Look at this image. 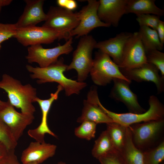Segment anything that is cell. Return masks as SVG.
<instances>
[{"label": "cell", "mask_w": 164, "mask_h": 164, "mask_svg": "<svg viewBox=\"0 0 164 164\" xmlns=\"http://www.w3.org/2000/svg\"><path fill=\"white\" fill-rule=\"evenodd\" d=\"M67 66L64 63L63 58H61L46 67H34L27 65L26 67L31 73V77L37 79L38 84L56 82L63 87L67 96L78 94L87 86V84L84 82H79L67 78L64 72L67 70Z\"/></svg>", "instance_id": "obj_1"}, {"label": "cell", "mask_w": 164, "mask_h": 164, "mask_svg": "<svg viewBox=\"0 0 164 164\" xmlns=\"http://www.w3.org/2000/svg\"><path fill=\"white\" fill-rule=\"evenodd\" d=\"M0 88L7 93L8 101L21 112L33 115L36 108L32 103L37 97L36 90L31 84L22 85L20 81L6 74H3L0 81Z\"/></svg>", "instance_id": "obj_2"}, {"label": "cell", "mask_w": 164, "mask_h": 164, "mask_svg": "<svg viewBox=\"0 0 164 164\" xmlns=\"http://www.w3.org/2000/svg\"><path fill=\"white\" fill-rule=\"evenodd\" d=\"M149 108L144 112L136 114L131 112L117 113L111 111L104 108L99 99L97 104L103 111L114 122L125 127L141 122H145L164 118V107L158 98L154 95L151 96L148 101Z\"/></svg>", "instance_id": "obj_3"}, {"label": "cell", "mask_w": 164, "mask_h": 164, "mask_svg": "<svg viewBox=\"0 0 164 164\" xmlns=\"http://www.w3.org/2000/svg\"><path fill=\"white\" fill-rule=\"evenodd\" d=\"M97 43L91 35L82 36L73 52L72 61L68 65L67 70H75L79 82H84L90 72L93 61L92 52Z\"/></svg>", "instance_id": "obj_4"}, {"label": "cell", "mask_w": 164, "mask_h": 164, "mask_svg": "<svg viewBox=\"0 0 164 164\" xmlns=\"http://www.w3.org/2000/svg\"><path fill=\"white\" fill-rule=\"evenodd\" d=\"M90 73L93 82L98 86H106L115 78L122 79L131 82L122 74L118 66L111 57L99 50L95 53Z\"/></svg>", "instance_id": "obj_5"}, {"label": "cell", "mask_w": 164, "mask_h": 164, "mask_svg": "<svg viewBox=\"0 0 164 164\" xmlns=\"http://www.w3.org/2000/svg\"><path fill=\"white\" fill-rule=\"evenodd\" d=\"M69 33L60 32L45 27L36 26L17 28L14 37L23 46L49 44L56 39L67 40Z\"/></svg>", "instance_id": "obj_6"}, {"label": "cell", "mask_w": 164, "mask_h": 164, "mask_svg": "<svg viewBox=\"0 0 164 164\" xmlns=\"http://www.w3.org/2000/svg\"><path fill=\"white\" fill-rule=\"evenodd\" d=\"M72 43L71 37L64 44H59L52 48H44L41 44L31 46L28 48V54L26 57L29 63H36L40 67H46L57 61L60 55L71 52Z\"/></svg>", "instance_id": "obj_7"}, {"label": "cell", "mask_w": 164, "mask_h": 164, "mask_svg": "<svg viewBox=\"0 0 164 164\" xmlns=\"http://www.w3.org/2000/svg\"><path fill=\"white\" fill-rule=\"evenodd\" d=\"M46 15L42 26L69 34L78 26L80 19L79 12H74L59 6H51Z\"/></svg>", "instance_id": "obj_8"}, {"label": "cell", "mask_w": 164, "mask_h": 164, "mask_svg": "<svg viewBox=\"0 0 164 164\" xmlns=\"http://www.w3.org/2000/svg\"><path fill=\"white\" fill-rule=\"evenodd\" d=\"M87 5L79 12L80 19L78 26L70 33V37L76 38L88 35L94 29L98 27H108L111 26L101 21L97 15L99 1L88 0Z\"/></svg>", "instance_id": "obj_9"}, {"label": "cell", "mask_w": 164, "mask_h": 164, "mask_svg": "<svg viewBox=\"0 0 164 164\" xmlns=\"http://www.w3.org/2000/svg\"><path fill=\"white\" fill-rule=\"evenodd\" d=\"M129 126L133 142L141 150L145 148L158 137L164 126L163 119L137 123Z\"/></svg>", "instance_id": "obj_10"}, {"label": "cell", "mask_w": 164, "mask_h": 164, "mask_svg": "<svg viewBox=\"0 0 164 164\" xmlns=\"http://www.w3.org/2000/svg\"><path fill=\"white\" fill-rule=\"evenodd\" d=\"M34 118L33 115L18 112L8 101L5 105L0 109V119L9 128L17 142Z\"/></svg>", "instance_id": "obj_11"}, {"label": "cell", "mask_w": 164, "mask_h": 164, "mask_svg": "<svg viewBox=\"0 0 164 164\" xmlns=\"http://www.w3.org/2000/svg\"><path fill=\"white\" fill-rule=\"evenodd\" d=\"M98 98L97 87L91 86L87 94V99L84 101L82 113L77 119V122L89 121L97 124L114 122L98 105Z\"/></svg>", "instance_id": "obj_12"}, {"label": "cell", "mask_w": 164, "mask_h": 164, "mask_svg": "<svg viewBox=\"0 0 164 164\" xmlns=\"http://www.w3.org/2000/svg\"><path fill=\"white\" fill-rule=\"evenodd\" d=\"M147 63L145 52L138 32H134L128 41L124 51L119 69H130Z\"/></svg>", "instance_id": "obj_13"}, {"label": "cell", "mask_w": 164, "mask_h": 164, "mask_svg": "<svg viewBox=\"0 0 164 164\" xmlns=\"http://www.w3.org/2000/svg\"><path fill=\"white\" fill-rule=\"evenodd\" d=\"M122 74L128 79L137 82L150 81L154 83L158 94L164 90V78L159 73V70L154 65L146 63L134 68L119 69Z\"/></svg>", "instance_id": "obj_14"}, {"label": "cell", "mask_w": 164, "mask_h": 164, "mask_svg": "<svg viewBox=\"0 0 164 164\" xmlns=\"http://www.w3.org/2000/svg\"><path fill=\"white\" fill-rule=\"evenodd\" d=\"M64 90L60 85L57 87V90L54 93H52L50 97L46 99H42L37 97L34 100L37 102L41 109L42 114L41 122L36 128L29 130L27 133L31 138L40 142H45V135L47 134L55 137L57 136L49 128L47 123V117L49 111L53 102L57 99L59 93Z\"/></svg>", "instance_id": "obj_15"}, {"label": "cell", "mask_w": 164, "mask_h": 164, "mask_svg": "<svg viewBox=\"0 0 164 164\" xmlns=\"http://www.w3.org/2000/svg\"><path fill=\"white\" fill-rule=\"evenodd\" d=\"M110 96L113 99L124 103L131 113L141 114L145 112L138 103L137 95L130 89L131 82L125 80L115 78Z\"/></svg>", "instance_id": "obj_16"}, {"label": "cell", "mask_w": 164, "mask_h": 164, "mask_svg": "<svg viewBox=\"0 0 164 164\" xmlns=\"http://www.w3.org/2000/svg\"><path fill=\"white\" fill-rule=\"evenodd\" d=\"M128 0H100L97 15L103 22L117 26L122 16L125 14Z\"/></svg>", "instance_id": "obj_17"}, {"label": "cell", "mask_w": 164, "mask_h": 164, "mask_svg": "<svg viewBox=\"0 0 164 164\" xmlns=\"http://www.w3.org/2000/svg\"><path fill=\"white\" fill-rule=\"evenodd\" d=\"M132 33L121 32L114 37L97 43L95 48L112 57L114 62L119 66L122 61L126 45Z\"/></svg>", "instance_id": "obj_18"}, {"label": "cell", "mask_w": 164, "mask_h": 164, "mask_svg": "<svg viewBox=\"0 0 164 164\" xmlns=\"http://www.w3.org/2000/svg\"><path fill=\"white\" fill-rule=\"evenodd\" d=\"M57 146L45 142H31L22 152L21 160L22 164L36 162L40 164L55 154Z\"/></svg>", "instance_id": "obj_19"}, {"label": "cell", "mask_w": 164, "mask_h": 164, "mask_svg": "<svg viewBox=\"0 0 164 164\" xmlns=\"http://www.w3.org/2000/svg\"><path fill=\"white\" fill-rule=\"evenodd\" d=\"M24 11L15 23L17 28L36 26L39 23L45 21L47 15L43 11L44 0H26Z\"/></svg>", "instance_id": "obj_20"}, {"label": "cell", "mask_w": 164, "mask_h": 164, "mask_svg": "<svg viewBox=\"0 0 164 164\" xmlns=\"http://www.w3.org/2000/svg\"><path fill=\"white\" fill-rule=\"evenodd\" d=\"M120 153L125 164H144V151L134 144L129 127H127L125 143Z\"/></svg>", "instance_id": "obj_21"}, {"label": "cell", "mask_w": 164, "mask_h": 164, "mask_svg": "<svg viewBox=\"0 0 164 164\" xmlns=\"http://www.w3.org/2000/svg\"><path fill=\"white\" fill-rule=\"evenodd\" d=\"M155 0H128L125 14L134 13L136 15L152 14L160 17L164 15V10L158 7Z\"/></svg>", "instance_id": "obj_22"}, {"label": "cell", "mask_w": 164, "mask_h": 164, "mask_svg": "<svg viewBox=\"0 0 164 164\" xmlns=\"http://www.w3.org/2000/svg\"><path fill=\"white\" fill-rule=\"evenodd\" d=\"M146 53L154 50L161 51L163 45L161 43L156 30L148 27L140 26L138 32Z\"/></svg>", "instance_id": "obj_23"}, {"label": "cell", "mask_w": 164, "mask_h": 164, "mask_svg": "<svg viewBox=\"0 0 164 164\" xmlns=\"http://www.w3.org/2000/svg\"><path fill=\"white\" fill-rule=\"evenodd\" d=\"M106 124V129L115 149L121 153L124 147L127 127L114 122Z\"/></svg>", "instance_id": "obj_24"}, {"label": "cell", "mask_w": 164, "mask_h": 164, "mask_svg": "<svg viewBox=\"0 0 164 164\" xmlns=\"http://www.w3.org/2000/svg\"><path fill=\"white\" fill-rule=\"evenodd\" d=\"M115 151L116 150L105 130L102 132L95 141L91 154L94 158L98 159L100 157Z\"/></svg>", "instance_id": "obj_25"}, {"label": "cell", "mask_w": 164, "mask_h": 164, "mask_svg": "<svg viewBox=\"0 0 164 164\" xmlns=\"http://www.w3.org/2000/svg\"><path fill=\"white\" fill-rule=\"evenodd\" d=\"M144 164H160L164 160V142L149 150L144 151Z\"/></svg>", "instance_id": "obj_26"}, {"label": "cell", "mask_w": 164, "mask_h": 164, "mask_svg": "<svg viewBox=\"0 0 164 164\" xmlns=\"http://www.w3.org/2000/svg\"><path fill=\"white\" fill-rule=\"evenodd\" d=\"M97 125L91 121H84L75 128L74 134L80 138L90 140L95 137Z\"/></svg>", "instance_id": "obj_27"}, {"label": "cell", "mask_w": 164, "mask_h": 164, "mask_svg": "<svg viewBox=\"0 0 164 164\" xmlns=\"http://www.w3.org/2000/svg\"><path fill=\"white\" fill-rule=\"evenodd\" d=\"M0 143L8 150H15L18 144L9 128L0 119Z\"/></svg>", "instance_id": "obj_28"}, {"label": "cell", "mask_w": 164, "mask_h": 164, "mask_svg": "<svg viewBox=\"0 0 164 164\" xmlns=\"http://www.w3.org/2000/svg\"><path fill=\"white\" fill-rule=\"evenodd\" d=\"M147 63L153 65L160 71L161 76L164 78V53L157 50L146 53Z\"/></svg>", "instance_id": "obj_29"}, {"label": "cell", "mask_w": 164, "mask_h": 164, "mask_svg": "<svg viewBox=\"0 0 164 164\" xmlns=\"http://www.w3.org/2000/svg\"><path fill=\"white\" fill-rule=\"evenodd\" d=\"M136 20L140 26H145L156 30L160 20V17L154 15L149 14L136 15Z\"/></svg>", "instance_id": "obj_30"}, {"label": "cell", "mask_w": 164, "mask_h": 164, "mask_svg": "<svg viewBox=\"0 0 164 164\" xmlns=\"http://www.w3.org/2000/svg\"><path fill=\"white\" fill-rule=\"evenodd\" d=\"M15 24H3L0 23V50L1 44L4 41L14 37L17 29Z\"/></svg>", "instance_id": "obj_31"}, {"label": "cell", "mask_w": 164, "mask_h": 164, "mask_svg": "<svg viewBox=\"0 0 164 164\" xmlns=\"http://www.w3.org/2000/svg\"><path fill=\"white\" fill-rule=\"evenodd\" d=\"M101 164H125L120 152L115 151L100 157Z\"/></svg>", "instance_id": "obj_32"}, {"label": "cell", "mask_w": 164, "mask_h": 164, "mask_svg": "<svg viewBox=\"0 0 164 164\" xmlns=\"http://www.w3.org/2000/svg\"><path fill=\"white\" fill-rule=\"evenodd\" d=\"M0 164H21L15 153V150H9L6 155L0 161Z\"/></svg>", "instance_id": "obj_33"}, {"label": "cell", "mask_w": 164, "mask_h": 164, "mask_svg": "<svg viewBox=\"0 0 164 164\" xmlns=\"http://www.w3.org/2000/svg\"><path fill=\"white\" fill-rule=\"evenodd\" d=\"M57 3L59 7L72 11L77 7L76 2L74 0H57Z\"/></svg>", "instance_id": "obj_34"}, {"label": "cell", "mask_w": 164, "mask_h": 164, "mask_svg": "<svg viewBox=\"0 0 164 164\" xmlns=\"http://www.w3.org/2000/svg\"><path fill=\"white\" fill-rule=\"evenodd\" d=\"M156 31L161 43L163 45L164 43V22L163 21L161 20L160 21Z\"/></svg>", "instance_id": "obj_35"}, {"label": "cell", "mask_w": 164, "mask_h": 164, "mask_svg": "<svg viewBox=\"0 0 164 164\" xmlns=\"http://www.w3.org/2000/svg\"><path fill=\"white\" fill-rule=\"evenodd\" d=\"M9 150L4 145L0 143V159H2L5 156Z\"/></svg>", "instance_id": "obj_36"}, {"label": "cell", "mask_w": 164, "mask_h": 164, "mask_svg": "<svg viewBox=\"0 0 164 164\" xmlns=\"http://www.w3.org/2000/svg\"><path fill=\"white\" fill-rule=\"evenodd\" d=\"M12 2L11 0H0V6H2L8 5L10 4Z\"/></svg>", "instance_id": "obj_37"}, {"label": "cell", "mask_w": 164, "mask_h": 164, "mask_svg": "<svg viewBox=\"0 0 164 164\" xmlns=\"http://www.w3.org/2000/svg\"><path fill=\"white\" fill-rule=\"evenodd\" d=\"M7 103V102H5L0 100V109L4 106Z\"/></svg>", "instance_id": "obj_38"}, {"label": "cell", "mask_w": 164, "mask_h": 164, "mask_svg": "<svg viewBox=\"0 0 164 164\" xmlns=\"http://www.w3.org/2000/svg\"><path fill=\"white\" fill-rule=\"evenodd\" d=\"M56 164H66V163L65 162H62V161H60V162H58V163H57Z\"/></svg>", "instance_id": "obj_39"}, {"label": "cell", "mask_w": 164, "mask_h": 164, "mask_svg": "<svg viewBox=\"0 0 164 164\" xmlns=\"http://www.w3.org/2000/svg\"><path fill=\"white\" fill-rule=\"evenodd\" d=\"M25 164H38L36 162H30L29 163H28Z\"/></svg>", "instance_id": "obj_40"}, {"label": "cell", "mask_w": 164, "mask_h": 164, "mask_svg": "<svg viewBox=\"0 0 164 164\" xmlns=\"http://www.w3.org/2000/svg\"><path fill=\"white\" fill-rule=\"evenodd\" d=\"M1 8H2V7L0 6V13L1 11Z\"/></svg>", "instance_id": "obj_41"}, {"label": "cell", "mask_w": 164, "mask_h": 164, "mask_svg": "<svg viewBox=\"0 0 164 164\" xmlns=\"http://www.w3.org/2000/svg\"><path fill=\"white\" fill-rule=\"evenodd\" d=\"M2 159H0V161Z\"/></svg>", "instance_id": "obj_42"}]
</instances>
